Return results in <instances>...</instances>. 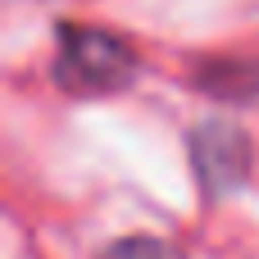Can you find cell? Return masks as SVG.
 Returning <instances> with one entry per match:
<instances>
[{"instance_id":"obj_2","label":"cell","mask_w":259,"mask_h":259,"mask_svg":"<svg viewBox=\"0 0 259 259\" xmlns=\"http://www.w3.org/2000/svg\"><path fill=\"white\" fill-rule=\"evenodd\" d=\"M196 159H200V173L214 182V187H237L246 178V164H250V150H246V137L237 127H205L196 132Z\"/></svg>"},{"instance_id":"obj_3","label":"cell","mask_w":259,"mask_h":259,"mask_svg":"<svg viewBox=\"0 0 259 259\" xmlns=\"http://www.w3.org/2000/svg\"><path fill=\"white\" fill-rule=\"evenodd\" d=\"M105 259H182L173 246H164V241H123V246H114Z\"/></svg>"},{"instance_id":"obj_1","label":"cell","mask_w":259,"mask_h":259,"mask_svg":"<svg viewBox=\"0 0 259 259\" xmlns=\"http://www.w3.org/2000/svg\"><path fill=\"white\" fill-rule=\"evenodd\" d=\"M59 73L73 87H118L132 73V50L118 36L73 27L59 41Z\"/></svg>"}]
</instances>
